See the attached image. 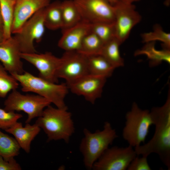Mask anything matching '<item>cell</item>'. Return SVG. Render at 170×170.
Instances as JSON below:
<instances>
[{"label":"cell","mask_w":170,"mask_h":170,"mask_svg":"<svg viewBox=\"0 0 170 170\" xmlns=\"http://www.w3.org/2000/svg\"><path fill=\"white\" fill-rule=\"evenodd\" d=\"M150 113L155 131L152 138L146 144L134 148L138 156L148 157L154 153L170 169V94L164 104L152 108Z\"/></svg>","instance_id":"1"},{"label":"cell","mask_w":170,"mask_h":170,"mask_svg":"<svg viewBox=\"0 0 170 170\" xmlns=\"http://www.w3.org/2000/svg\"><path fill=\"white\" fill-rule=\"evenodd\" d=\"M68 108H54L49 105L38 117L35 123L47 134L48 141L63 139L68 143L75 132L71 114Z\"/></svg>","instance_id":"2"},{"label":"cell","mask_w":170,"mask_h":170,"mask_svg":"<svg viewBox=\"0 0 170 170\" xmlns=\"http://www.w3.org/2000/svg\"><path fill=\"white\" fill-rule=\"evenodd\" d=\"M11 75L20 83L22 91L36 93L46 99L57 108H67L64 101L69 90L66 83L52 82L27 71L21 74Z\"/></svg>","instance_id":"3"},{"label":"cell","mask_w":170,"mask_h":170,"mask_svg":"<svg viewBox=\"0 0 170 170\" xmlns=\"http://www.w3.org/2000/svg\"><path fill=\"white\" fill-rule=\"evenodd\" d=\"M84 137L80 145V150L83 157L85 167L92 169L94 163L118 137L115 129L111 124L105 122L102 130L92 133L84 128Z\"/></svg>","instance_id":"4"},{"label":"cell","mask_w":170,"mask_h":170,"mask_svg":"<svg viewBox=\"0 0 170 170\" xmlns=\"http://www.w3.org/2000/svg\"><path fill=\"white\" fill-rule=\"evenodd\" d=\"M125 119L122 132L123 139L134 148L144 143L153 125L150 111L142 109L134 102L130 110L126 113Z\"/></svg>","instance_id":"5"},{"label":"cell","mask_w":170,"mask_h":170,"mask_svg":"<svg viewBox=\"0 0 170 170\" xmlns=\"http://www.w3.org/2000/svg\"><path fill=\"white\" fill-rule=\"evenodd\" d=\"M51 103L38 94H23L17 90L12 91L4 102V109L8 111H23L28 115L26 123L41 116L44 110Z\"/></svg>","instance_id":"6"},{"label":"cell","mask_w":170,"mask_h":170,"mask_svg":"<svg viewBox=\"0 0 170 170\" xmlns=\"http://www.w3.org/2000/svg\"><path fill=\"white\" fill-rule=\"evenodd\" d=\"M45 8L36 13L14 34L13 37L19 45L21 53H37L34 42H40L45 32Z\"/></svg>","instance_id":"7"},{"label":"cell","mask_w":170,"mask_h":170,"mask_svg":"<svg viewBox=\"0 0 170 170\" xmlns=\"http://www.w3.org/2000/svg\"><path fill=\"white\" fill-rule=\"evenodd\" d=\"M73 1L82 20L91 24L114 23V7L108 0Z\"/></svg>","instance_id":"8"},{"label":"cell","mask_w":170,"mask_h":170,"mask_svg":"<svg viewBox=\"0 0 170 170\" xmlns=\"http://www.w3.org/2000/svg\"><path fill=\"white\" fill-rule=\"evenodd\" d=\"M133 147L114 146L107 149L94 163V170H126L137 155Z\"/></svg>","instance_id":"9"},{"label":"cell","mask_w":170,"mask_h":170,"mask_svg":"<svg viewBox=\"0 0 170 170\" xmlns=\"http://www.w3.org/2000/svg\"><path fill=\"white\" fill-rule=\"evenodd\" d=\"M114 8L115 37L121 44L128 37L132 28L141 20V16L133 3L119 0Z\"/></svg>","instance_id":"10"},{"label":"cell","mask_w":170,"mask_h":170,"mask_svg":"<svg viewBox=\"0 0 170 170\" xmlns=\"http://www.w3.org/2000/svg\"><path fill=\"white\" fill-rule=\"evenodd\" d=\"M60 60L57 76L64 79L66 83L89 74L88 57L78 51H65Z\"/></svg>","instance_id":"11"},{"label":"cell","mask_w":170,"mask_h":170,"mask_svg":"<svg viewBox=\"0 0 170 170\" xmlns=\"http://www.w3.org/2000/svg\"><path fill=\"white\" fill-rule=\"evenodd\" d=\"M106 79L104 76L89 73L66 84L73 93L83 96L93 104L101 97Z\"/></svg>","instance_id":"12"},{"label":"cell","mask_w":170,"mask_h":170,"mask_svg":"<svg viewBox=\"0 0 170 170\" xmlns=\"http://www.w3.org/2000/svg\"><path fill=\"white\" fill-rule=\"evenodd\" d=\"M22 59L34 65L38 71L39 77L49 82L57 83L58 69L60 63V58H58L49 52L38 54L20 53Z\"/></svg>","instance_id":"13"},{"label":"cell","mask_w":170,"mask_h":170,"mask_svg":"<svg viewBox=\"0 0 170 170\" xmlns=\"http://www.w3.org/2000/svg\"><path fill=\"white\" fill-rule=\"evenodd\" d=\"M19 45L13 37L0 42V61L10 74H23L25 71Z\"/></svg>","instance_id":"14"},{"label":"cell","mask_w":170,"mask_h":170,"mask_svg":"<svg viewBox=\"0 0 170 170\" xmlns=\"http://www.w3.org/2000/svg\"><path fill=\"white\" fill-rule=\"evenodd\" d=\"M50 3V0H15L12 33L18 32L33 14Z\"/></svg>","instance_id":"15"},{"label":"cell","mask_w":170,"mask_h":170,"mask_svg":"<svg viewBox=\"0 0 170 170\" xmlns=\"http://www.w3.org/2000/svg\"><path fill=\"white\" fill-rule=\"evenodd\" d=\"M91 23L82 20L75 25L62 30L58 46L65 51H78L84 37L91 31Z\"/></svg>","instance_id":"16"},{"label":"cell","mask_w":170,"mask_h":170,"mask_svg":"<svg viewBox=\"0 0 170 170\" xmlns=\"http://www.w3.org/2000/svg\"><path fill=\"white\" fill-rule=\"evenodd\" d=\"M40 130L41 128L35 123L32 125L26 123L23 127L21 122H17L5 131L13 135L20 148L26 153H29L31 142Z\"/></svg>","instance_id":"17"},{"label":"cell","mask_w":170,"mask_h":170,"mask_svg":"<svg viewBox=\"0 0 170 170\" xmlns=\"http://www.w3.org/2000/svg\"><path fill=\"white\" fill-rule=\"evenodd\" d=\"M62 30L77 24L82 20L78 10L73 0H65L61 2Z\"/></svg>","instance_id":"18"},{"label":"cell","mask_w":170,"mask_h":170,"mask_svg":"<svg viewBox=\"0 0 170 170\" xmlns=\"http://www.w3.org/2000/svg\"><path fill=\"white\" fill-rule=\"evenodd\" d=\"M88 69L89 74L110 77L115 69L100 54L87 56Z\"/></svg>","instance_id":"19"},{"label":"cell","mask_w":170,"mask_h":170,"mask_svg":"<svg viewBox=\"0 0 170 170\" xmlns=\"http://www.w3.org/2000/svg\"><path fill=\"white\" fill-rule=\"evenodd\" d=\"M122 44L114 37L105 43L100 54L115 68L123 66L124 61L120 55L119 46Z\"/></svg>","instance_id":"20"},{"label":"cell","mask_w":170,"mask_h":170,"mask_svg":"<svg viewBox=\"0 0 170 170\" xmlns=\"http://www.w3.org/2000/svg\"><path fill=\"white\" fill-rule=\"evenodd\" d=\"M61 2L55 1L45 8L44 22L45 27L51 30L61 28L62 20Z\"/></svg>","instance_id":"21"},{"label":"cell","mask_w":170,"mask_h":170,"mask_svg":"<svg viewBox=\"0 0 170 170\" xmlns=\"http://www.w3.org/2000/svg\"><path fill=\"white\" fill-rule=\"evenodd\" d=\"M15 0H0V9L3 21L4 40L11 37Z\"/></svg>","instance_id":"22"},{"label":"cell","mask_w":170,"mask_h":170,"mask_svg":"<svg viewBox=\"0 0 170 170\" xmlns=\"http://www.w3.org/2000/svg\"><path fill=\"white\" fill-rule=\"evenodd\" d=\"M146 43L141 49L135 52V55H145L153 65L158 64L162 61L170 63V49H164L162 50H158L155 48L154 42Z\"/></svg>","instance_id":"23"},{"label":"cell","mask_w":170,"mask_h":170,"mask_svg":"<svg viewBox=\"0 0 170 170\" xmlns=\"http://www.w3.org/2000/svg\"><path fill=\"white\" fill-rule=\"evenodd\" d=\"M20 147L14 138L3 133L0 129V156L8 160L19 154Z\"/></svg>","instance_id":"24"},{"label":"cell","mask_w":170,"mask_h":170,"mask_svg":"<svg viewBox=\"0 0 170 170\" xmlns=\"http://www.w3.org/2000/svg\"><path fill=\"white\" fill-rule=\"evenodd\" d=\"M104 44L96 35L91 31L84 37L78 51L87 56L100 54Z\"/></svg>","instance_id":"25"},{"label":"cell","mask_w":170,"mask_h":170,"mask_svg":"<svg viewBox=\"0 0 170 170\" xmlns=\"http://www.w3.org/2000/svg\"><path fill=\"white\" fill-rule=\"evenodd\" d=\"M19 85L18 81L12 75L8 73L0 63V97L5 98L9 92L17 89Z\"/></svg>","instance_id":"26"},{"label":"cell","mask_w":170,"mask_h":170,"mask_svg":"<svg viewBox=\"0 0 170 170\" xmlns=\"http://www.w3.org/2000/svg\"><path fill=\"white\" fill-rule=\"evenodd\" d=\"M91 31L96 35L104 44L115 37L114 23L91 24Z\"/></svg>","instance_id":"27"},{"label":"cell","mask_w":170,"mask_h":170,"mask_svg":"<svg viewBox=\"0 0 170 170\" xmlns=\"http://www.w3.org/2000/svg\"><path fill=\"white\" fill-rule=\"evenodd\" d=\"M141 37L144 42L159 41L163 42L164 49H170V34L164 31L159 25L154 26L153 31L142 34Z\"/></svg>","instance_id":"28"},{"label":"cell","mask_w":170,"mask_h":170,"mask_svg":"<svg viewBox=\"0 0 170 170\" xmlns=\"http://www.w3.org/2000/svg\"><path fill=\"white\" fill-rule=\"evenodd\" d=\"M22 116L21 114L8 111L0 108V129L5 130L8 128Z\"/></svg>","instance_id":"29"},{"label":"cell","mask_w":170,"mask_h":170,"mask_svg":"<svg viewBox=\"0 0 170 170\" xmlns=\"http://www.w3.org/2000/svg\"><path fill=\"white\" fill-rule=\"evenodd\" d=\"M147 157L137 156L131 162L127 170H151V169L148 163Z\"/></svg>","instance_id":"30"},{"label":"cell","mask_w":170,"mask_h":170,"mask_svg":"<svg viewBox=\"0 0 170 170\" xmlns=\"http://www.w3.org/2000/svg\"><path fill=\"white\" fill-rule=\"evenodd\" d=\"M21 168L14 158L5 160L0 156V170H21Z\"/></svg>","instance_id":"31"},{"label":"cell","mask_w":170,"mask_h":170,"mask_svg":"<svg viewBox=\"0 0 170 170\" xmlns=\"http://www.w3.org/2000/svg\"><path fill=\"white\" fill-rule=\"evenodd\" d=\"M4 40L3 28L0 26V42Z\"/></svg>","instance_id":"32"},{"label":"cell","mask_w":170,"mask_h":170,"mask_svg":"<svg viewBox=\"0 0 170 170\" xmlns=\"http://www.w3.org/2000/svg\"><path fill=\"white\" fill-rule=\"evenodd\" d=\"M121 0L126 3H133V2L139 1L140 0Z\"/></svg>","instance_id":"33"},{"label":"cell","mask_w":170,"mask_h":170,"mask_svg":"<svg viewBox=\"0 0 170 170\" xmlns=\"http://www.w3.org/2000/svg\"><path fill=\"white\" fill-rule=\"evenodd\" d=\"M109 2L113 5L117 3L119 0H108Z\"/></svg>","instance_id":"34"},{"label":"cell","mask_w":170,"mask_h":170,"mask_svg":"<svg viewBox=\"0 0 170 170\" xmlns=\"http://www.w3.org/2000/svg\"><path fill=\"white\" fill-rule=\"evenodd\" d=\"M0 26L3 29V21L0 9Z\"/></svg>","instance_id":"35"},{"label":"cell","mask_w":170,"mask_h":170,"mask_svg":"<svg viewBox=\"0 0 170 170\" xmlns=\"http://www.w3.org/2000/svg\"><path fill=\"white\" fill-rule=\"evenodd\" d=\"M165 4L166 5H169L170 4V0H166L165 2Z\"/></svg>","instance_id":"36"},{"label":"cell","mask_w":170,"mask_h":170,"mask_svg":"<svg viewBox=\"0 0 170 170\" xmlns=\"http://www.w3.org/2000/svg\"></svg>","instance_id":"37"}]
</instances>
